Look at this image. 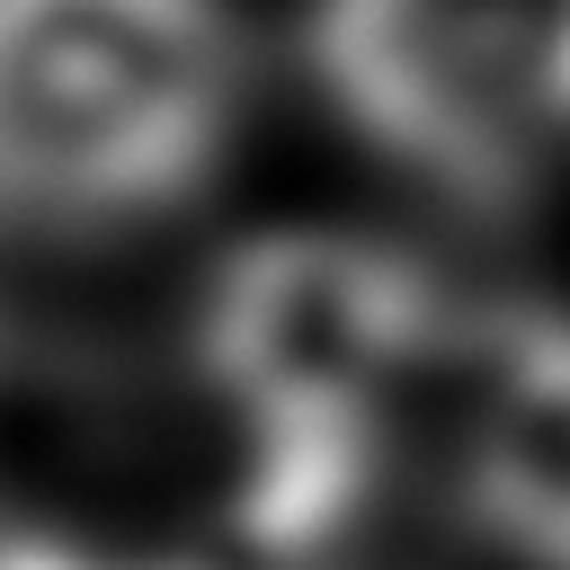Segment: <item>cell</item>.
Returning <instances> with one entry per match:
<instances>
[{"instance_id": "cell-1", "label": "cell", "mask_w": 570, "mask_h": 570, "mask_svg": "<svg viewBox=\"0 0 570 570\" xmlns=\"http://www.w3.org/2000/svg\"><path fill=\"white\" fill-rule=\"evenodd\" d=\"M436 285L410 249L285 223L240 240L196 312V374L240 436L232 534L267 561L321 552L374 490L392 401L436 347Z\"/></svg>"}, {"instance_id": "cell-2", "label": "cell", "mask_w": 570, "mask_h": 570, "mask_svg": "<svg viewBox=\"0 0 570 570\" xmlns=\"http://www.w3.org/2000/svg\"><path fill=\"white\" fill-rule=\"evenodd\" d=\"M240 107L223 0H0V232L107 240L196 205Z\"/></svg>"}, {"instance_id": "cell-3", "label": "cell", "mask_w": 570, "mask_h": 570, "mask_svg": "<svg viewBox=\"0 0 570 570\" xmlns=\"http://www.w3.org/2000/svg\"><path fill=\"white\" fill-rule=\"evenodd\" d=\"M303 53L338 125L463 205L570 151V0H312Z\"/></svg>"}, {"instance_id": "cell-4", "label": "cell", "mask_w": 570, "mask_h": 570, "mask_svg": "<svg viewBox=\"0 0 570 570\" xmlns=\"http://www.w3.org/2000/svg\"><path fill=\"white\" fill-rule=\"evenodd\" d=\"M454 490L508 561L570 570V321L499 330Z\"/></svg>"}]
</instances>
